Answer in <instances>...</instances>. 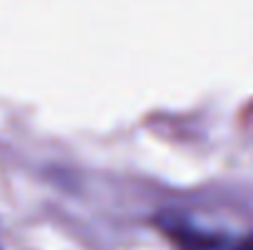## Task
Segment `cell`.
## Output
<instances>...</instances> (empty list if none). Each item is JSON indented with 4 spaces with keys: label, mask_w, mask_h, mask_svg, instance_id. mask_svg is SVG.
Segmentation results:
<instances>
[{
    "label": "cell",
    "mask_w": 253,
    "mask_h": 250,
    "mask_svg": "<svg viewBox=\"0 0 253 250\" xmlns=\"http://www.w3.org/2000/svg\"><path fill=\"white\" fill-rule=\"evenodd\" d=\"M168 233L182 246V250H229L226 241L219 236H209L197 231L194 226H189L187 221L177 218V221H165Z\"/></svg>",
    "instance_id": "cell-1"
},
{
    "label": "cell",
    "mask_w": 253,
    "mask_h": 250,
    "mask_svg": "<svg viewBox=\"0 0 253 250\" xmlns=\"http://www.w3.org/2000/svg\"><path fill=\"white\" fill-rule=\"evenodd\" d=\"M239 250H253V233H251V236H246V238L241 241Z\"/></svg>",
    "instance_id": "cell-2"
}]
</instances>
